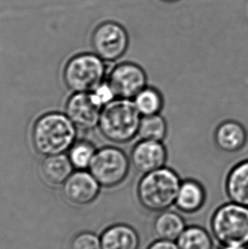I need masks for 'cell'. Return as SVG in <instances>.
I'll list each match as a JSON object with an SVG mask.
<instances>
[{"label": "cell", "instance_id": "obj_11", "mask_svg": "<svg viewBox=\"0 0 248 249\" xmlns=\"http://www.w3.org/2000/svg\"><path fill=\"white\" fill-rule=\"evenodd\" d=\"M101 186L90 172L77 170L63 184L65 198L75 205L89 204L97 198Z\"/></svg>", "mask_w": 248, "mask_h": 249}, {"label": "cell", "instance_id": "obj_22", "mask_svg": "<svg viewBox=\"0 0 248 249\" xmlns=\"http://www.w3.org/2000/svg\"><path fill=\"white\" fill-rule=\"evenodd\" d=\"M71 249H102L101 237L94 233H80L74 237Z\"/></svg>", "mask_w": 248, "mask_h": 249}, {"label": "cell", "instance_id": "obj_15", "mask_svg": "<svg viewBox=\"0 0 248 249\" xmlns=\"http://www.w3.org/2000/svg\"><path fill=\"white\" fill-rule=\"evenodd\" d=\"M102 249H139L141 237L133 226L118 223L105 230L101 236Z\"/></svg>", "mask_w": 248, "mask_h": 249}, {"label": "cell", "instance_id": "obj_4", "mask_svg": "<svg viewBox=\"0 0 248 249\" xmlns=\"http://www.w3.org/2000/svg\"><path fill=\"white\" fill-rule=\"evenodd\" d=\"M106 62L93 52L71 56L64 68L63 79L73 93L95 90L107 78Z\"/></svg>", "mask_w": 248, "mask_h": 249}, {"label": "cell", "instance_id": "obj_3", "mask_svg": "<svg viewBox=\"0 0 248 249\" xmlns=\"http://www.w3.org/2000/svg\"><path fill=\"white\" fill-rule=\"evenodd\" d=\"M141 119L132 100L117 98L102 108L98 128L108 142L123 145L137 137Z\"/></svg>", "mask_w": 248, "mask_h": 249}, {"label": "cell", "instance_id": "obj_1", "mask_svg": "<svg viewBox=\"0 0 248 249\" xmlns=\"http://www.w3.org/2000/svg\"><path fill=\"white\" fill-rule=\"evenodd\" d=\"M77 129L67 115L49 112L35 122L32 131V142L40 155L64 154L69 151L77 139Z\"/></svg>", "mask_w": 248, "mask_h": 249}, {"label": "cell", "instance_id": "obj_21", "mask_svg": "<svg viewBox=\"0 0 248 249\" xmlns=\"http://www.w3.org/2000/svg\"><path fill=\"white\" fill-rule=\"evenodd\" d=\"M96 151L97 150L91 142L76 141L69 149L67 156L74 168L77 170H86L89 168Z\"/></svg>", "mask_w": 248, "mask_h": 249}, {"label": "cell", "instance_id": "obj_7", "mask_svg": "<svg viewBox=\"0 0 248 249\" xmlns=\"http://www.w3.org/2000/svg\"><path fill=\"white\" fill-rule=\"evenodd\" d=\"M130 36L124 24L117 20H107L95 29L91 46L93 53L106 63L119 61L127 53Z\"/></svg>", "mask_w": 248, "mask_h": 249}, {"label": "cell", "instance_id": "obj_12", "mask_svg": "<svg viewBox=\"0 0 248 249\" xmlns=\"http://www.w3.org/2000/svg\"><path fill=\"white\" fill-rule=\"evenodd\" d=\"M213 141L216 147L225 153L234 154L242 151L248 141V133L242 123L227 119L215 128Z\"/></svg>", "mask_w": 248, "mask_h": 249}, {"label": "cell", "instance_id": "obj_18", "mask_svg": "<svg viewBox=\"0 0 248 249\" xmlns=\"http://www.w3.org/2000/svg\"><path fill=\"white\" fill-rule=\"evenodd\" d=\"M141 117L161 114L164 107V96L158 88L147 85L132 100Z\"/></svg>", "mask_w": 248, "mask_h": 249}, {"label": "cell", "instance_id": "obj_25", "mask_svg": "<svg viewBox=\"0 0 248 249\" xmlns=\"http://www.w3.org/2000/svg\"><path fill=\"white\" fill-rule=\"evenodd\" d=\"M160 1H161V2H163V3H175L180 2L181 0H160Z\"/></svg>", "mask_w": 248, "mask_h": 249}, {"label": "cell", "instance_id": "obj_24", "mask_svg": "<svg viewBox=\"0 0 248 249\" xmlns=\"http://www.w3.org/2000/svg\"><path fill=\"white\" fill-rule=\"evenodd\" d=\"M218 249H248V245L242 244H230V245H220Z\"/></svg>", "mask_w": 248, "mask_h": 249}, {"label": "cell", "instance_id": "obj_19", "mask_svg": "<svg viewBox=\"0 0 248 249\" xmlns=\"http://www.w3.org/2000/svg\"><path fill=\"white\" fill-rule=\"evenodd\" d=\"M168 125L161 114L141 117L137 138L155 142H164L168 136Z\"/></svg>", "mask_w": 248, "mask_h": 249}, {"label": "cell", "instance_id": "obj_6", "mask_svg": "<svg viewBox=\"0 0 248 249\" xmlns=\"http://www.w3.org/2000/svg\"><path fill=\"white\" fill-rule=\"evenodd\" d=\"M129 156L114 145L99 149L89 166V172L101 187L114 188L123 184L130 173Z\"/></svg>", "mask_w": 248, "mask_h": 249}, {"label": "cell", "instance_id": "obj_23", "mask_svg": "<svg viewBox=\"0 0 248 249\" xmlns=\"http://www.w3.org/2000/svg\"><path fill=\"white\" fill-rule=\"evenodd\" d=\"M146 249H179L176 242L157 239L148 246Z\"/></svg>", "mask_w": 248, "mask_h": 249}, {"label": "cell", "instance_id": "obj_13", "mask_svg": "<svg viewBox=\"0 0 248 249\" xmlns=\"http://www.w3.org/2000/svg\"><path fill=\"white\" fill-rule=\"evenodd\" d=\"M207 201V192L204 185L197 179H182L175 200V207L178 211L186 214L199 212Z\"/></svg>", "mask_w": 248, "mask_h": 249}, {"label": "cell", "instance_id": "obj_16", "mask_svg": "<svg viewBox=\"0 0 248 249\" xmlns=\"http://www.w3.org/2000/svg\"><path fill=\"white\" fill-rule=\"evenodd\" d=\"M185 228L183 216L170 209L158 213L153 222V231L157 239L177 242Z\"/></svg>", "mask_w": 248, "mask_h": 249}, {"label": "cell", "instance_id": "obj_5", "mask_svg": "<svg viewBox=\"0 0 248 249\" xmlns=\"http://www.w3.org/2000/svg\"><path fill=\"white\" fill-rule=\"evenodd\" d=\"M212 233L220 245H248V207L229 202L212 215Z\"/></svg>", "mask_w": 248, "mask_h": 249}, {"label": "cell", "instance_id": "obj_10", "mask_svg": "<svg viewBox=\"0 0 248 249\" xmlns=\"http://www.w3.org/2000/svg\"><path fill=\"white\" fill-rule=\"evenodd\" d=\"M168 149L162 142L139 140L131 150V165L141 175L163 168L168 162Z\"/></svg>", "mask_w": 248, "mask_h": 249}, {"label": "cell", "instance_id": "obj_17", "mask_svg": "<svg viewBox=\"0 0 248 249\" xmlns=\"http://www.w3.org/2000/svg\"><path fill=\"white\" fill-rule=\"evenodd\" d=\"M73 168L65 153L45 157L41 164V171L45 180L54 185H63L73 173Z\"/></svg>", "mask_w": 248, "mask_h": 249}, {"label": "cell", "instance_id": "obj_8", "mask_svg": "<svg viewBox=\"0 0 248 249\" xmlns=\"http://www.w3.org/2000/svg\"><path fill=\"white\" fill-rule=\"evenodd\" d=\"M106 81L116 98L133 100L148 85L144 68L134 61H122L115 65L108 73Z\"/></svg>", "mask_w": 248, "mask_h": 249}, {"label": "cell", "instance_id": "obj_2", "mask_svg": "<svg viewBox=\"0 0 248 249\" xmlns=\"http://www.w3.org/2000/svg\"><path fill=\"white\" fill-rule=\"evenodd\" d=\"M182 179L175 169L163 168L142 175L136 185V196L149 212L160 213L175 206Z\"/></svg>", "mask_w": 248, "mask_h": 249}, {"label": "cell", "instance_id": "obj_9", "mask_svg": "<svg viewBox=\"0 0 248 249\" xmlns=\"http://www.w3.org/2000/svg\"><path fill=\"white\" fill-rule=\"evenodd\" d=\"M102 108L92 92L73 93L67 100L66 115L77 129L88 131L97 127Z\"/></svg>", "mask_w": 248, "mask_h": 249}, {"label": "cell", "instance_id": "obj_20", "mask_svg": "<svg viewBox=\"0 0 248 249\" xmlns=\"http://www.w3.org/2000/svg\"><path fill=\"white\" fill-rule=\"evenodd\" d=\"M176 243L179 249H213V237L201 226H186Z\"/></svg>", "mask_w": 248, "mask_h": 249}, {"label": "cell", "instance_id": "obj_14", "mask_svg": "<svg viewBox=\"0 0 248 249\" xmlns=\"http://www.w3.org/2000/svg\"><path fill=\"white\" fill-rule=\"evenodd\" d=\"M225 192L230 202L248 207V159L235 163L229 170Z\"/></svg>", "mask_w": 248, "mask_h": 249}]
</instances>
